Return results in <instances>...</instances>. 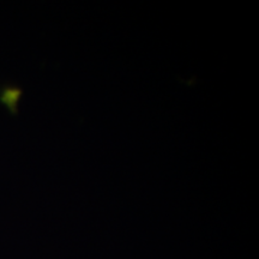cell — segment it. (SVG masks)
I'll return each instance as SVG.
<instances>
[]
</instances>
